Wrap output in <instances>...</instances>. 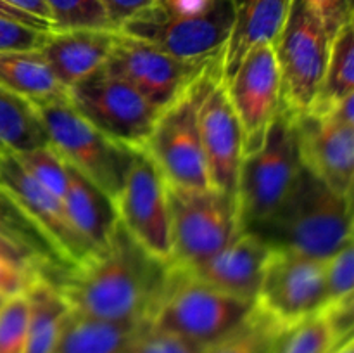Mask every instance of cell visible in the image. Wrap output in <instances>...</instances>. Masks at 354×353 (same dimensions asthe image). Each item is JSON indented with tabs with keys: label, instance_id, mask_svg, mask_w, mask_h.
Masks as SVG:
<instances>
[{
	"label": "cell",
	"instance_id": "38",
	"mask_svg": "<svg viewBox=\"0 0 354 353\" xmlns=\"http://www.w3.org/2000/svg\"><path fill=\"white\" fill-rule=\"evenodd\" d=\"M100 2L106 7L111 21H113L118 30L124 21L144 12L145 9H151L156 0H100Z\"/></svg>",
	"mask_w": 354,
	"mask_h": 353
},
{
	"label": "cell",
	"instance_id": "35",
	"mask_svg": "<svg viewBox=\"0 0 354 353\" xmlns=\"http://www.w3.org/2000/svg\"><path fill=\"white\" fill-rule=\"evenodd\" d=\"M50 31H41L17 21L0 17V52L38 51Z\"/></svg>",
	"mask_w": 354,
	"mask_h": 353
},
{
	"label": "cell",
	"instance_id": "19",
	"mask_svg": "<svg viewBox=\"0 0 354 353\" xmlns=\"http://www.w3.org/2000/svg\"><path fill=\"white\" fill-rule=\"evenodd\" d=\"M116 40L118 30L50 31L38 54L68 90L107 64Z\"/></svg>",
	"mask_w": 354,
	"mask_h": 353
},
{
	"label": "cell",
	"instance_id": "14",
	"mask_svg": "<svg viewBox=\"0 0 354 353\" xmlns=\"http://www.w3.org/2000/svg\"><path fill=\"white\" fill-rule=\"evenodd\" d=\"M223 85L241 127L245 158L261 149L279 114L280 80L273 45L261 44L252 48Z\"/></svg>",
	"mask_w": 354,
	"mask_h": 353
},
{
	"label": "cell",
	"instance_id": "6",
	"mask_svg": "<svg viewBox=\"0 0 354 353\" xmlns=\"http://www.w3.org/2000/svg\"><path fill=\"white\" fill-rule=\"evenodd\" d=\"M254 301L241 300L169 269L168 282L149 325L207 348L248 318Z\"/></svg>",
	"mask_w": 354,
	"mask_h": 353
},
{
	"label": "cell",
	"instance_id": "12",
	"mask_svg": "<svg viewBox=\"0 0 354 353\" xmlns=\"http://www.w3.org/2000/svg\"><path fill=\"white\" fill-rule=\"evenodd\" d=\"M327 260L272 248L256 305L282 327L320 311L325 303Z\"/></svg>",
	"mask_w": 354,
	"mask_h": 353
},
{
	"label": "cell",
	"instance_id": "42",
	"mask_svg": "<svg viewBox=\"0 0 354 353\" xmlns=\"http://www.w3.org/2000/svg\"><path fill=\"white\" fill-rule=\"evenodd\" d=\"M332 353H354V341L353 338H348L346 341H342L337 348Z\"/></svg>",
	"mask_w": 354,
	"mask_h": 353
},
{
	"label": "cell",
	"instance_id": "11",
	"mask_svg": "<svg viewBox=\"0 0 354 353\" xmlns=\"http://www.w3.org/2000/svg\"><path fill=\"white\" fill-rule=\"evenodd\" d=\"M220 62V55L180 59L147 42L118 31V40L106 68L130 83L159 111L171 106Z\"/></svg>",
	"mask_w": 354,
	"mask_h": 353
},
{
	"label": "cell",
	"instance_id": "23",
	"mask_svg": "<svg viewBox=\"0 0 354 353\" xmlns=\"http://www.w3.org/2000/svg\"><path fill=\"white\" fill-rule=\"evenodd\" d=\"M28 334L24 353H52L69 307L50 277L37 272L28 289Z\"/></svg>",
	"mask_w": 354,
	"mask_h": 353
},
{
	"label": "cell",
	"instance_id": "7",
	"mask_svg": "<svg viewBox=\"0 0 354 353\" xmlns=\"http://www.w3.org/2000/svg\"><path fill=\"white\" fill-rule=\"evenodd\" d=\"M330 40L306 0H292L273 44L280 80L279 111L290 121L310 113L324 80Z\"/></svg>",
	"mask_w": 354,
	"mask_h": 353
},
{
	"label": "cell",
	"instance_id": "3",
	"mask_svg": "<svg viewBox=\"0 0 354 353\" xmlns=\"http://www.w3.org/2000/svg\"><path fill=\"white\" fill-rule=\"evenodd\" d=\"M232 0H165L124 21L118 31L180 59L221 55L234 24Z\"/></svg>",
	"mask_w": 354,
	"mask_h": 353
},
{
	"label": "cell",
	"instance_id": "1",
	"mask_svg": "<svg viewBox=\"0 0 354 353\" xmlns=\"http://www.w3.org/2000/svg\"><path fill=\"white\" fill-rule=\"evenodd\" d=\"M168 263L149 255L118 220L109 242L88 262L54 279L68 307L109 322L149 324L168 282Z\"/></svg>",
	"mask_w": 354,
	"mask_h": 353
},
{
	"label": "cell",
	"instance_id": "44",
	"mask_svg": "<svg viewBox=\"0 0 354 353\" xmlns=\"http://www.w3.org/2000/svg\"><path fill=\"white\" fill-rule=\"evenodd\" d=\"M156 2H165V0H156Z\"/></svg>",
	"mask_w": 354,
	"mask_h": 353
},
{
	"label": "cell",
	"instance_id": "20",
	"mask_svg": "<svg viewBox=\"0 0 354 353\" xmlns=\"http://www.w3.org/2000/svg\"><path fill=\"white\" fill-rule=\"evenodd\" d=\"M234 24L221 51L218 73L220 82L234 76L245 55L261 44H275L289 14L292 0H232Z\"/></svg>",
	"mask_w": 354,
	"mask_h": 353
},
{
	"label": "cell",
	"instance_id": "13",
	"mask_svg": "<svg viewBox=\"0 0 354 353\" xmlns=\"http://www.w3.org/2000/svg\"><path fill=\"white\" fill-rule=\"evenodd\" d=\"M114 208L131 239L149 255L168 263L171 239L166 182L144 151L135 156Z\"/></svg>",
	"mask_w": 354,
	"mask_h": 353
},
{
	"label": "cell",
	"instance_id": "37",
	"mask_svg": "<svg viewBox=\"0 0 354 353\" xmlns=\"http://www.w3.org/2000/svg\"><path fill=\"white\" fill-rule=\"evenodd\" d=\"M40 270L24 269L0 256V294L3 298L23 294Z\"/></svg>",
	"mask_w": 354,
	"mask_h": 353
},
{
	"label": "cell",
	"instance_id": "9",
	"mask_svg": "<svg viewBox=\"0 0 354 353\" xmlns=\"http://www.w3.org/2000/svg\"><path fill=\"white\" fill-rule=\"evenodd\" d=\"M69 104L111 141L144 151L161 111L104 66L66 90Z\"/></svg>",
	"mask_w": 354,
	"mask_h": 353
},
{
	"label": "cell",
	"instance_id": "4",
	"mask_svg": "<svg viewBox=\"0 0 354 353\" xmlns=\"http://www.w3.org/2000/svg\"><path fill=\"white\" fill-rule=\"evenodd\" d=\"M48 144L62 161L82 173L111 201H116L127 173L140 151L111 141L69 104L68 96L33 100Z\"/></svg>",
	"mask_w": 354,
	"mask_h": 353
},
{
	"label": "cell",
	"instance_id": "34",
	"mask_svg": "<svg viewBox=\"0 0 354 353\" xmlns=\"http://www.w3.org/2000/svg\"><path fill=\"white\" fill-rule=\"evenodd\" d=\"M123 353H203V348L147 325Z\"/></svg>",
	"mask_w": 354,
	"mask_h": 353
},
{
	"label": "cell",
	"instance_id": "32",
	"mask_svg": "<svg viewBox=\"0 0 354 353\" xmlns=\"http://www.w3.org/2000/svg\"><path fill=\"white\" fill-rule=\"evenodd\" d=\"M353 279L354 255L353 241H349L327 260V269H325V303L322 310L353 300Z\"/></svg>",
	"mask_w": 354,
	"mask_h": 353
},
{
	"label": "cell",
	"instance_id": "29",
	"mask_svg": "<svg viewBox=\"0 0 354 353\" xmlns=\"http://www.w3.org/2000/svg\"><path fill=\"white\" fill-rule=\"evenodd\" d=\"M282 325L256 305L241 325L203 350V353H270Z\"/></svg>",
	"mask_w": 354,
	"mask_h": 353
},
{
	"label": "cell",
	"instance_id": "33",
	"mask_svg": "<svg viewBox=\"0 0 354 353\" xmlns=\"http://www.w3.org/2000/svg\"><path fill=\"white\" fill-rule=\"evenodd\" d=\"M28 334V300L9 296L0 305V353H24Z\"/></svg>",
	"mask_w": 354,
	"mask_h": 353
},
{
	"label": "cell",
	"instance_id": "24",
	"mask_svg": "<svg viewBox=\"0 0 354 353\" xmlns=\"http://www.w3.org/2000/svg\"><path fill=\"white\" fill-rule=\"evenodd\" d=\"M0 235L23 249L38 269L55 279L69 269L47 235L35 225L9 192L0 187Z\"/></svg>",
	"mask_w": 354,
	"mask_h": 353
},
{
	"label": "cell",
	"instance_id": "40",
	"mask_svg": "<svg viewBox=\"0 0 354 353\" xmlns=\"http://www.w3.org/2000/svg\"><path fill=\"white\" fill-rule=\"evenodd\" d=\"M0 256L6 260H9V262L16 263V265H21L24 266V269H31V270H40L38 269L37 263L33 262V260L30 258V256L26 255V253L23 251L21 248H17L16 244H12L10 241H7V239H3L2 235H0ZM41 272V270H40Z\"/></svg>",
	"mask_w": 354,
	"mask_h": 353
},
{
	"label": "cell",
	"instance_id": "5",
	"mask_svg": "<svg viewBox=\"0 0 354 353\" xmlns=\"http://www.w3.org/2000/svg\"><path fill=\"white\" fill-rule=\"evenodd\" d=\"M301 170L294 123L279 111L261 149L242 159L237 187L241 232L258 230L282 210Z\"/></svg>",
	"mask_w": 354,
	"mask_h": 353
},
{
	"label": "cell",
	"instance_id": "15",
	"mask_svg": "<svg viewBox=\"0 0 354 353\" xmlns=\"http://www.w3.org/2000/svg\"><path fill=\"white\" fill-rule=\"evenodd\" d=\"M197 127L211 189L237 203L239 173L244 159L242 134L218 71L211 76L201 96Z\"/></svg>",
	"mask_w": 354,
	"mask_h": 353
},
{
	"label": "cell",
	"instance_id": "16",
	"mask_svg": "<svg viewBox=\"0 0 354 353\" xmlns=\"http://www.w3.org/2000/svg\"><path fill=\"white\" fill-rule=\"evenodd\" d=\"M0 187L14 197L24 213L47 235L69 269L97 255L71 224L61 197L31 179L17 159L6 151H0Z\"/></svg>",
	"mask_w": 354,
	"mask_h": 353
},
{
	"label": "cell",
	"instance_id": "18",
	"mask_svg": "<svg viewBox=\"0 0 354 353\" xmlns=\"http://www.w3.org/2000/svg\"><path fill=\"white\" fill-rule=\"evenodd\" d=\"M272 246L254 230H242L223 249L189 273L199 282L241 300L256 301Z\"/></svg>",
	"mask_w": 354,
	"mask_h": 353
},
{
	"label": "cell",
	"instance_id": "28",
	"mask_svg": "<svg viewBox=\"0 0 354 353\" xmlns=\"http://www.w3.org/2000/svg\"><path fill=\"white\" fill-rule=\"evenodd\" d=\"M353 338V336H351ZM342 339L324 311L286 325L270 353H332Z\"/></svg>",
	"mask_w": 354,
	"mask_h": 353
},
{
	"label": "cell",
	"instance_id": "22",
	"mask_svg": "<svg viewBox=\"0 0 354 353\" xmlns=\"http://www.w3.org/2000/svg\"><path fill=\"white\" fill-rule=\"evenodd\" d=\"M147 325L100 320L69 308L52 353H123Z\"/></svg>",
	"mask_w": 354,
	"mask_h": 353
},
{
	"label": "cell",
	"instance_id": "8",
	"mask_svg": "<svg viewBox=\"0 0 354 353\" xmlns=\"http://www.w3.org/2000/svg\"><path fill=\"white\" fill-rule=\"evenodd\" d=\"M171 270H190L223 249L239 227L237 203L216 190H185L166 183Z\"/></svg>",
	"mask_w": 354,
	"mask_h": 353
},
{
	"label": "cell",
	"instance_id": "41",
	"mask_svg": "<svg viewBox=\"0 0 354 353\" xmlns=\"http://www.w3.org/2000/svg\"><path fill=\"white\" fill-rule=\"evenodd\" d=\"M10 6L17 7V9L24 10V12L31 14V16H37L40 19L47 21V23L52 24L50 21V12H48L47 6L44 3V0H6ZM54 30V28H52Z\"/></svg>",
	"mask_w": 354,
	"mask_h": 353
},
{
	"label": "cell",
	"instance_id": "43",
	"mask_svg": "<svg viewBox=\"0 0 354 353\" xmlns=\"http://www.w3.org/2000/svg\"><path fill=\"white\" fill-rule=\"evenodd\" d=\"M3 300H6V298H3L2 294H0V305H2V301H3Z\"/></svg>",
	"mask_w": 354,
	"mask_h": 353
},
{
	"label": "cell",
	"instance_id": "21",
	"mask_svg": "<svg viewBox=\"0 0 354 353\" xmlns=\"http://www.w3.org/2000/svg\"><path fill=\"white\" fill-rule=\"evenodd\" d=\"M68 187L62 197L68 217L76 230L83 235L93 251L100 253L109 242L118 225L116 208L113 201L100 192L82 173L66 165Z\"/></svg>",
	"mask_w": 354,
	"mask_h": 353
},
{
	"label": "cell",
	"instance_id": "27",
	"mask_svg": "<svg viewBox=\"0 0 354 353\" xmlns=\"http://www.w3.org/2000/svg\"><path fill=\"white\" fill-rule=\"evenodd\" d=\"M41 145L48 138L30 100L0 87V151L16 154Z\"/></svg>",
	"mask_w": 354,
	"mask_h": 353
},
{
	"label": "cell",
	"instance_id": "36",
	"mask_svg": "<svg viewBox=\"0 0 354 353\" xmlns=\"http://www.w3.org/2000/svg\"><path fill=\"white\" fill-rule=\"evenodd\" d=\"M320 19L328 40L353 21V0H306Z\"/></svg>",
	"mask_w": 354,
	"mask_h": 353
},
{
	"label": "cell",
	"instance_id": "2",
	"mask_svg": "<svg viewBox=\"0 0 354 353\" xmlns=\"http://www.w3.org/2000/svg\"><path fill=\"white\" fill-rule=\"evenodd\" d=\"M254 232L272 248L327 260L353 241V201L303 168L282 210Z\"/></svg>",
	"mask_w": 354,
	"mask_h": 353
},
{
	"label": "cell",
	"instance_id": "17",
	"mask_svg": "<svg viewBox=\"0 0 354 353\" xmlns=\"http://www.w3.org/2000/svg\"><path fill=\"white\" fill-rule=\"evenodd\" d=\"M292 123L301 166L335 194L353 201V125L315 114H304Z\"/></svg>",
	"mask_w": 354,
	"mask_h": 353
},
{
	"label": "cell",
	"instance_id": "39",
	"mask_svg": "<svg viewBox=\"0 0 354 353\" xmlns=\"http://www.w3.org/2000/svg\"><path fill=\"white\" fill-rule=\"evenodd\" d=\"M0 17H6V19L17 21V23H23L26 26L37 28V30L41 31H54L52 30V24L47 23V21L40 19L37 16H31V14L24 12V10L17 9V7L10 6L6 0H0Z\"/></svg>",
	"mask_w": 354,
	"mask_h": 353
},
{
	"label": "cell",
	"instance_id": "26",
	"mask_svg": "<svg viewBox=\"0 0 354 353\" xmlns=\"http://www.w3.org/2000/svg\"><path fill=\"white\" fill-rule=\"evenodd\" d=\"M354 92V31L353 21L344 24L330 40L324 80L310 113L325 116L339 100Z\"/></svg>",
	"mask_w": 354,
	"mask_h": 353
},
{
	"label": "cell",
	"instance_id": "30",
	"mask_svg": "<svg viewBox=\"0 0 354 353\" xmlns=\"http://www.w3.org/2000/svg\"><path fill=\"white\" fill-rule=\"evenodd\" d=\"M54 31L116 30L100 0H44Z\"/></svg>",
	"mask_w": 354,
	"mask_h": 353
},
{
	"label": "cell",
	"instance_id": "31",
	"mask_svg": "<svg viewBox=\"0 0 354 353\" xmlns=\"http://www.w3.org/2000/svg\"><path fill=\"white\" fill-rule=\"evenodd\" d=\"M12 154V152H10ZM17 159L24 172L37 180L40 185L50 190L57 197H64L66 187H68V172H66V163L61 156L52 149V145H41V147L30 149L24 152L12 154Z\"/></svg>",
	"mask_w": 354,
	"mask_h": 353
},
{
	"label": "cell",
	"instance_id": "25",
	"mask_svg": "<svg viewBox=\"0 0 354 353\" xmlns=\"http://www.w3.org/2000/svg\"><path fill=\"white\" fill-rule=\"evenodd\" d=\"M0 87L30 102L66 97V89L55 80L38 51L0 52Z\"/></svg>",
	"mask_w": 354,
	"mask_h": 353
},
{
	"label": "cell",
	"instance_id": "10",
	"mask_svg": "<svg viewBox=\"0 0 354 353\" xmlns=\"http://www.w3.org/2000/svg\"><path fill=\"white\" fill-rule=\"evenodd\" d=\"M216 71L218 66L171 106L162 109L149 135L144 152L168 185L185 190H213L197 127V106L207 82Z\"/></svg>",
	"mask_w": 354,
	"mask_h": 353
}]
</instances>
